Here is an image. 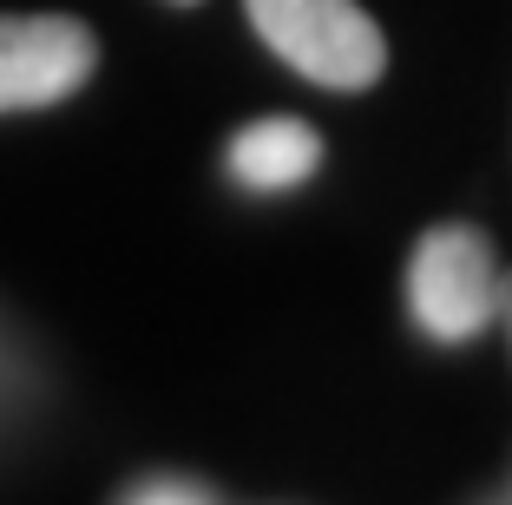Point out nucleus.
<instances>
[{
    "instance_id": "6",
    "label": "nucleus",
    "mask_w": 512,
    "mask_h": 505,
    "mask_svg": "<svg viewBox=\"0 0 512 505\" xmlns=\"http://www.w3.org/2000/svg\"><path fill=\"white\" fill-rule=\"evenodd\" d=\"M499 328H506V342H512V276H499Z\"/></svg>"
},
{
    "instance_id": "4",
    "label": "nucleus",
    "mask_w": 512,
    "mask_h": 505,
    "mask_svg": "<svg viewBox=\"0 0 512 505\" xmlns=\"http://www.w3.org/2000/svg\"><path fill=\"white\" fill-rule=\"evenodd\" d=\"M322 164V138L302 119H256L230 138V178L243 191H296L316 178Z\"/></svg>"
},
{
    "instance_id": "2",
    "label": "nucleus",
    "mask_w": 512,
    "mask_h": 505,
    "mask_svg": "<svg viewBox=\"0 0 512 505\" xmlns=\"http://www.w3.org/2000/svg\"><path fill=\"white\" fill-rule=\"evenodd\" d=\"M407 309L421 335L460 348L499 322V256L473 223H434L407 256Z\"/></svg>"
},
{
    "instance_id": "7",
    "label": "nucleus",
    "mask_w": 512,
    "mask_h": 505,
    "mask_svg": "<svg viewBox=\"0 0 512 505\" xmlns=\"http://www.w3.org/2000/svg\"><path fill=\"white\" fill-rule=\"evenodd\" d=\"M171 7H197V0H171Z\"/></svg>"
},
{
    "instance_id": "8",
    "label": "nucleus",
    "mask_w": 512,
    "mask_h": 505,
    "mask_svg": "<svg viewBox=\"0 0 512 505\" xmlns=\"http://www.w3.org/2000/svg\"><path fill=\"white\" fill-rule=\"evenodd\" d=\"M499 499H512V486H506V492H499Z\"/></svg>"
},
{
    "instance_id": "5",
    "label": "nucleus",
    "mask_w": 512,
    "mask_h": 505,
    "mask_svg": "<svg viewBox=\"0 0 512 505\" xmlns=\"http://www.w3.org/2000/svg\"><path fill=\"white\" fill-rule=\"evenodd\" d=\"M224 492L211 479H191V473H145L132 486H119V505H217Z\"/></svg>"
},
{
    "instance_id": "1",
    "label": "nucleus",
    "mask_w": 512,
    "mask_h": 505,
    "mask_svg": "<svg viewBox=\"0 0 512 505\" xmlns=\"http://www.w3.org/2000/svg\"><path fill=\"white\" fill-rule=\"evenodd\" d=\"M256 40L322 92H368L388 73V40L362 0H243Z\"/></svg>"
},
{
    "instance_id": "3",
    "label": "nucleus",
    "mask_w": 512,
    "mask_h": 505,
    "mask_svg": "<svg viewBox=\"0 0 512 505\" xmlns=\"http://www.w3.org/2000/svg\"><path fill=\"white\" fill-rule=\"evenodd\" d=\"M99 33L73 14H0V119L46 112L92 86Z\"/></svg>"
}]
</instances>
